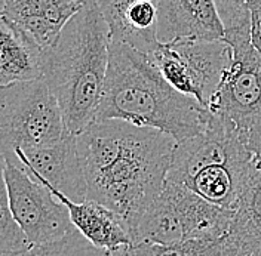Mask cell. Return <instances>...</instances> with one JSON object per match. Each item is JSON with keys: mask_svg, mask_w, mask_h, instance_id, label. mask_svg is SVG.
Returning <instances> with one entry per match:
<instances>
[{"mask_svg": "<svg viewBox=\"0 0 261 256\" xmlns=\"http://www.w3.org/2000/svg\"><path fill=\"white\" fill-rule=\"evenodd\" d=\"M65 128L61 107L45 79L2 86L0 150L3 159L15 150H37L61 141Z\"/></svg>", "mask_w": 261, "mask_h": 256, "instance_id": "obj_5", "label": "cell"}, {"mask_svg": "<svg viewBox=\"0 0 261 256\" xmlns=\"http://www.w3.org/2000/svg\"><path fill=\"white\" fill-rule=\"evenodd\" d=\"M107 22L110 42L151 53L158 39L159 0H97Z\"/></svg>", "mask_w": 261, "mask_h": 256, "instance_id": "obj_11", "label": "cell"}, {"mask_svg": "<svg viewBox=\"0 0 261 256\" xmlns=\"http://www.w3.org/2000/svg\"><path fill=\"white\" fill-rule=\"evenodd\" d=\"M3 182L11 210L33 247L61 240L74 230L68 209L12 161L3 160Z\"/></svg>", "mask_w": 261, "mask_h": 256, "instance_id": "obj_7", "label": "cell"}, {"mask_svg": "<svg viewBox=\"0 0 261 256\" xmlns=\"http://www.w3.org/2000/svg\"><path fill=\"white\" fill-rule=\"evenodd\" d=\"M254 256H261V253H257V255H254Z\"/></svg>", "mask_w": 261, "mask_h": 256, "instance_id": "obj_25", "label": "cell"}, {"mask_svg": "<svg viewBox=\"0 0 261 256\" xmlns=\"http://www.w3.org/2000/svg\"><path fill=\"white\" fill-rule=\"evenodd\" d=\"M224 25V37L251 32V14L248 0H214Z\"/></svg>", "mask_w": 261, "mask_h": 256, "instance_id": "obj_19", "label": "cell"}, {"mask_svg": "<svg viewBox=\"0 0 261 256\" xmlns=\"http://www.w3.org/2000/svg\"><path fill=\"white\" fill-rule=\"evenodd\" d=\"M126 250V249H125ZM125 250L123 252H119V253H113V256H125Z\"/></svg>", "mask_w": 261, "mask_h": 256, "instance_id": "obj_24", "label": "cell"}, {"mask_svg": "<svg viewBox=\"0 0 261 256\" xmlns=\"http://www.w3.org/2000/svg\"><path fill=\"white\" fill-rule=\"evenodd\" d=\"M32 247L11 210L6 185L3 182L0 192V256H21Z\"/></svg>", "mask_w": 261, "mask_h": 256, "instance_id": "obj_17", "label": "cell"}, {"mask_svg": "<svg viewBox=\"0 0 261 256\" xmlns=\"http://www.w3.org/2000/svg\"><path fill=\"white\" fill-rule=\"evenodd\" d=\"M86 0H2V16L27 33L42 49L50 48Z\"/></svg>", "mask_w": 261, "mask_h": 256, "instance_id": "obj_13", "label": "cell"}, {"mask_svg": "<svg viewBox=\"0 0 261 256\" xmlns=\"http://www.w3.org/2000/svg\"><path fill=\"white\" fill-rule=\"evenodd\" d=\"M147 55L172 88L205 108L231 63V48L226 40L182 39L161 43Z\"/></svg>", "mask_w": 261, "mask_h": 256, "instance_id": "obj_6", "label": "cell"}, {"mask_svg": "<svg viewBox=\"0 0 261 256\" xmlns=\"http://www.w3.org/2000/svg\"><path fill=\"white\" fill-rule=\"evenodd\" d=\"M233 210L202 198L184 184L166 181L159 197L130 228L134 243L177 244L192 239L220 240L227 236Z\"/></svg>", "mask_w": 261, "mask_h": 256, "instance_id": "obj_4", "label": "cell"}, {"mask_svg": "<svg viewBox=\"0 0 261 256\" xmlns=\"http://www.w3.org/2000/svg\"><path fill=\"white\" fill-rule=\"evenodd\" d=\"M39 247L42 249V256H113L92 244L76 228L61 240Z\"/></svg>", "mask_w": 261, "mask_h": 256, "instance_id": "obj_18", "label": "cell"}, {"mask_svg": "<svg viewBox=\"0 0 261 256\" xmlns=\"http://www.w3.org/2000/svg\"><path fill=\"white\" fill-rule=\"evenodd\" d=\"M3 160L12 161L33 179L48 184L76 203L88 200V182L77 150V135L68 132L61 141L48 147L29 151L15 150L14 157Z\"/></svg>", "mask_w": 261, "mask_h": 256, "instance_id": "obj_10", "label": "cell"}, {"mask_svg": "<svg viewBox=\"0 0 261 256\" xmlns=\"http://www.w3.org/2000/svg\"><path fill=\"white\" fill-rule=\"evenodd\" d=\"M231 63L208 104V111L233 122L238 128L261 117V55L251 33L226 36Z\"/></svg>", "mask_w": 261, "mask_h": 256, "instance_id": "obj_8", "label": "cell"}, {"mask_svg": "<svg viewBox=\"0 0 261 256\" xmlns=\"http://www.w3.org/2000/svg\"><path fill=\"white\" fill-rule=\"evenodd\" d=\"M112 119L162 130L182 143L206 129L210 111L172 88L147 53L110 43L107 80L95 122Z\"/></svg>", "mask_w": 261, "mask_h": 256, "instance_id": "obj_1", "label": "cell"}, {"mask_svg": "<svg viewBox=\"0 0 261 256\" xmlns=\"http://www.w3.org/2000/svg\"><path fill=\"white\" fill-rule=\"evenodd\" d=\"M158 39L224 40V25L214 0H159Z\"/></svg>", "mask_w": 261, "mask_h": 256, "instance_id": "obj_12", "label": "cell"}, {"mask_svg": "<svg viewBox=\"0 0 261 256\" xmlns=\"http://www.w3.org/2000/svg\"><path fill=\"white\" fill-rule=\"evenodd\" d=\"M238 129L241 132V136L246 148L251 151L254 160L261 167V117L252 119Z\"/></svg>", "mask_w": 261, "mask_h": 256, "instance_id": "obj_20", "label": "cell"}, {"mask_svg": "<svg viewBox=\"0 0 261 256\" xmlns=\"http://www.w3.org/2000/svg\"><path fill=\"white\" fill-rule=\"evenodd\" d=\"M21 256H42V249L39 246H36V247H32L30 250H27L25 253H22Z\"/></svg>", "mask_w": 261, "mask_h": 256, "instance_id": "obj_22", "label": "cell"}, {"mask_svg": "<svg viewBox=\"0 0 261 256\" xmlns=\"http://www.w3.org/2000/svg\"><path fill=\"white\" fill-rule=\"evenodd\" d=\"M226 247L241 255L261 253V167L257 164L233 209V219L224 237Z\"/></svg>", "mask_w": 261, "mask_h": 256, "instance_id": "obj_15", "label": "cell"}, {"mask_svg": "<svg viewBox=\"0 0 261 256\" xmlns=\"http://www.w3.org/2000/svg\"><path fill=\"white\" fill-rule=\"evenodd\" d=\"M224 249V239H192L177 244L134 243L125 250V256H223Z\"/></svg>", "mask_w": 261, "mask_h": 256, "instance_id": "obj_16", "label": "cell"}, {"mask_svg": "<svg viewBox=\"0 0 261 256\" xmlns=\"http://www.w3.org/2000/svg\"><path fill=\"white\" fill-rule=\"evenodd\" d=\"M177 144L162 130L128 123L117 157L106 172L88 181V200L114 212L129 233L163 191Z\"/></svg>", "mask_w": 261, "mask_h": 256, "instance_id": "obj_3", "label": "cell"}, {"mask_svg": "<svg viewBox=\"0 0 261 256\" xmlns=\"http://www.w3.org/2000/svg\"><path fill=\"white\" fill-rule=\"evenodd\" d=\"M254 163L238 126L210 112V123L202 133L177 144L166 181L182 184L208 166H252Z\"/></svg>", "mask_w": 261, "mask_h": 256, "instance_id": "obj_9", "label": "cell"}, {"mask_svg": "<svg viewBox=\"0 0 261 256\" xmlns=\"http://www.w3.org/2000/svg\"><path fill=\"white\" fill-rule=\"evenodd\" d=\"M251 14V40L261 55V0H248Z\"/></svg>", "mask_w": 261, "mask_h": 256, "instance_id": "obj_21", "label": "cell"}, {"mask_svg": "<svg viewBox=\"0 0 261 256\" xmlns=\"http://www.w3.org/2000/svg\"><path fill=\"white\" fill-rule=\"evenodd\" d=\"M223 256H244L241 255L238 250H234V249H230V247H226L224 249V253H223Z\"/></svg>", "mask_w": 261, "mask_h": 256, "instance_id": "obj_23", "label": "cell"}, {"mask_svg": "<svg viewBox=\"0 0 261 256\" xmlns=\"http://www.w3.org/2000/svg\"><path fill=\"white\" fill-rule=\"evenodd\" d=\"M43 52L32 37L2 16L0 19V84L43 79Z\"/></svg>", "mask_w": 261, "mask_h": 256, "instance_id": "obj_14", "label": "cell"}, {"mask_svg": "<svg viewBox=\"0 0 261 256\" xmlns=\"http://www.w3.org/2000/svg\"><path fill=\"white\" fill-rule=\"evenodd\" d=\"M110 33L97 0H86L57 42L43 52V79L65 128L79 135L95 122L110 63Z\"/></svg>", "mask_w": 261, "mask_h": 256, "instance_id": "obj_2", "label": "cell"}]
</instances>
